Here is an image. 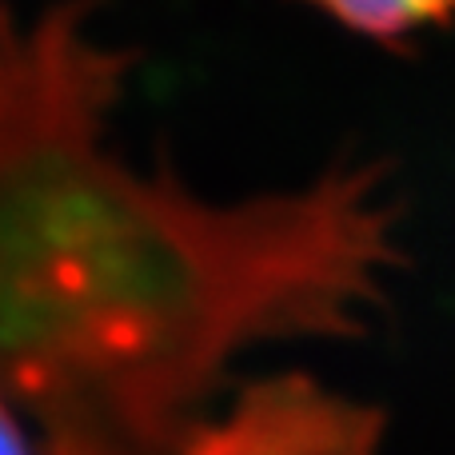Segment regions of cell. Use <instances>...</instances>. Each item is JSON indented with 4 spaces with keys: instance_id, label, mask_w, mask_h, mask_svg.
Here are the masks:
<instances>
[{
    "instance_id": "1",
    "label": "cell",
    "mask_w": 455,
    "mask_h": 455,
    "mask_svg": "<svg viewBox=\"0 0 455 455\" xmlns=\"http://www.w3.org/2000/svg\"><path fill=\"white\" fill-rule=\"evenodd\" d=\"M84 12H0V400L44 455H168L240 352L371 320L395 204L376 164L240 204L128 168L124 56Z\"/></svg>"
},
{
    "instance_id": "2",
    "label": "cell",
    "mask_w": 455,
    "mask_h": 455,
    "mask_svg": "<svg viewBox=\"0 0 455 455\" xmlns=\"http://www.w3.org/2000/svg\"><path fill=\"white\" fill-rule=\"evenodd\" d=\"M168 455H384V416L307 376H272Z\"/></svg>"
},
{
    "instance_id": "3",
    "label": "cell",
    "mask_w": 455,
    "mask_h": 455,
    "mask_svg": "<svg viewBox=\"0 0 455 455\" xmlns=\"http://www.w3.org/2000/svg\"><path fill=\"white\" fill-rule=\"evenodd\" d=\"M347 32L379 44H400L419 32L455 24V0H307Z\"/></svg>"
},
{
    "instance_id": "4",
    "label": "cell",
    "mask_w": 455,
    "mask_h": 455,
    "mask_svg": "<svg viewBox=\"0 0 455 455\" xmlns=\"http://www.w3.org/2000/svg\"><path fill=\"white\" fill-rule=\"evenodd\" d=\"M0 455H32V443L20 427V416L0 400Z\"/></svg>"
}]
</instances>
